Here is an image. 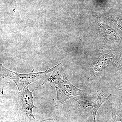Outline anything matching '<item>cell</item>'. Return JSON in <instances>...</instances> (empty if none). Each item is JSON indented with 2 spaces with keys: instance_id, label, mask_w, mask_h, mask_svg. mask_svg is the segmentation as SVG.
Segmentation results:
<instances>
[{
  "instance_id": "obj_1",
  "label": "cell",
  "mask_w": 122,
  "mask_h": 122,
  "mask_svg": "<svg viewBox=\"0 0 122 122\" xmlns=\"http://www.w3.org/2000/svg\"><path fill=\"white\" fill-rule=\"evenodd\" d=\"M57 65L48 81L54 85L57 93L56 104L59 105L72 98L79 95H86V92L74 86L69 80L65 71L61 65Z\"/></svg>"
},
{
  "instance_id": "obj_2",
  "label": "cell",
  "mask_w": 122,
  "mask_h": 122,
  "mask_svg": "<svg viewBox=\"0 0 122 122\" xmlns=\"http://www.w3.org/2000/svg\"><path fill=\"white\" fill-rule=\"evenodd\" d=\"M57 66V65L43 72H35L34 69H33L30 73H19L11 71L5 68L2 64H0V75L13 81L17 86L18 90L20 91L30 83L38 81L49 73L53 72Z\"/></svg>"
},
{
  "instance_id": "obj_3",
  "label": "cell",
  "mask_w": 122,
  "mask_h": 122,
  "mask_svg": "<svg viewBox=\"0 0 122 122\" xmlns=\"http://www.w3.org/2000/svg\"><path fill=\"white\" fill-rule=\"evenodd\" d=\"M17 102L20 113L26 122H44L51 120L49 119L39 121L35 119L33 114V110L38 107L34 105L32 92L29 90L28 86L18 93Z\"/></svg>"
},
{
  "instance_id": "obj_4",
  "label": "cell",
  "mask_w": 122,
  "mask_h": 122,
  "mask_svg": "<svg viewBox=\"0 0 122 122\" xmlns=\"http://www.w3.org/2000/svg\"><path fill=\"white\" fill-rule=\"evenodd\" d=\"M104 95V94L100 93L96 100L92 102H86L75 98H73V99L80 105L81 113L83 112L87 107H92L93 110V120L92 122H95L96 114L99 109L103 103L107 101L111 96V94H110L107 97H103Z\"/></svg>"
},
{
  "instance_id": "obj_5",
  "label": "cell",
  "mask_w": 122,
  "mask_h": 122,
  "mask_svg": "<svg viewBox=\"0 0 122 122\" xmlns=\"http://www.w3.org/2000/svg\"><path fill=\"white\" fill-rule=\"evenodd\" d=\"M111 57L109 55H102L98 58L95 66L94 73L98 74L105 70L110 62Z\"/></svg>"
},
{
  "instance_id": "obj_6",
  "label": "cell",
  "mask_w": 122,
  "mask_h": 122,
  "mask_svg": "<svg viewBox=\"0 0 122 122\" xmlns=\"http://www.w3.org/2000/svg\"><path fill=\"white\" fill-rule=\"evenodd\" d=\"M112 122H117L116 115V109H115L112 113Z\"/></svg>"
},
{
  "instance_id": "obj_7",
  "label": "cell",
  "mask_w": 122,
  "mask_h": 122,
  "mask_svg": "<svg viewBox=\"0 0 122 122\" xmlns=\"http://www.w3.org/2000/svg\"><path fill=\"white\" fill-rule=\"evenodd\" d=\"M117 120L122 122V112H117L116 111Z\"/></svg>"
},
{
  "instance_id": "obj_8",
  "label": "cell",
  "mask_w": 122,
  "mask_h": 122,
  "mask_svg": "<svg viewBox=\"0 0 122 122\" xmlns=\"http://www.w3.org/2000/svg\"><path fill=\"white\" fill-rule=\"evenodd\" d=\"M121 69H122V64H121Z\"/></svg>"
}]
</instances>
